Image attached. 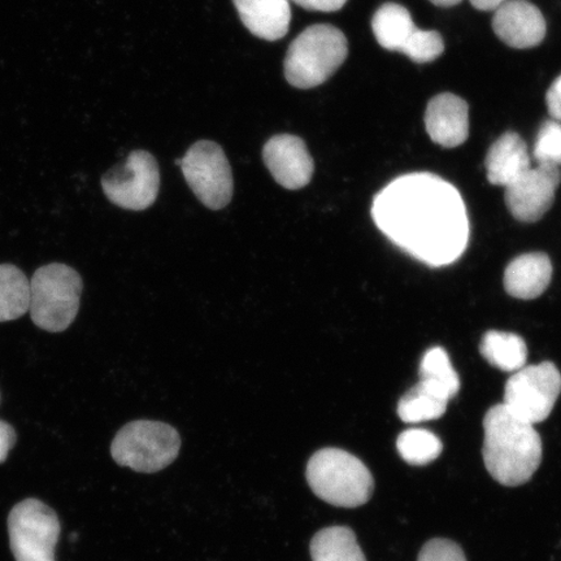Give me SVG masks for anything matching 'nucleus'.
<instances>
[{"label":"nucleus","mask_w":561,"mask_h":561,"mask_svg":"<svg viewBox=\"0 0 561 561\" xmlns=\"http://www.w3.org/2000/svg\"><path fill=\"white\" fill-rule=\"evenodd\" d=\"M371 215L392 243L432 266L451 264L469 241V221L458 191L436 174L412 173L376 196Z\"/></svg>","instance_id":"nucleus-1"},{"label":"nucleus","mask_w":561,"mask_h":561,"mask_svg":"<svg viewBox=\"0 0 561 561\" xmlns=\"http://www.w3.org/2000/svg\"><path fill=\"white\" fill-rule=\"evenodd\" d=\"M483 431L482 455L491 477L507 488L530 481L542 461V439L535 425L515 416L502 403L488 411Z\"/></svg>","instance_id":"nucleus-2"},{"label":"nucleus","mask_w":561,"mask_h":561,"mask_svg":"<svg viewBox=\"0 0 561 561\" xmlns=\"http://www.w3.org/2000/svg\"><path fill=\"white\" fill-rule=\"evenodd\" d=\"M306 479L312 493L334 507L357 508L375 490L374 476L360 459L341 448H322L311 456Z\"/></svg>","instance_id":"nucleus-3"},{"label":"nucleus","mask_w":561,"mask_h":561,"mask_svg":"<svg viewBox=\"0 0 561 561\" xmlns=\"http://www.w3.org/2000/svg\"><path fill=\"white\" fill-rule=\"evenodd\" d=\"M347 54V38L339 27L328 24L307 27L287 51L286 80L298 89L319 87L345 62Z\"/></svg>","instance_id":"nucleus-4"},{"label":"nucleus","mask_w":561,"mask_h":561,"mask_svg":"<svg viewBox=\"0 0 561 561\" xmlns=\"http://www.w3.org/2000/svg\"><path fill=\"white\" fill-rule=\"evenodd\" d=\"M82 290V278L70 266H42L31 279L30 312L34 324L50 333L67 331L79 313Z\"/></svg>","instance_id":"nucleus-5"},{"label":"nucleus","mask_w":561,"mask_h":561,"mask_svg":"<svg viewBox=\"0 0 561 561\" xmlns=\"http://www.w3.org/2000/svg\"><path fill=\"white\" fill-rule=\"evenodd\" d=\"M181 438L173 426L138 420L126 424L112 442V458L138 473H157L178 459Z\"/></svg>","instance_id":"nucleus-6"},{"label":"nucleus","mask_w":561,"mask_h":561,"mask_svg":"<svg viewBox=\"0 0 561 561\" xmlns=\"http://www.w3.org/2000/svg\"><path fill=\"white\" fill-rule=\"evenodd\" d=\"M180 167L202 205L214 210L229 205L234 193L233 173L220 145L199 140L187 150Z\"/></svg>","instance_id":"nucleus-7"},{"label":"nucleus","mask_w":561,"mask_h":561,"mask_svg":"<svg viewBox=\"0 0 561 561\" xmlns=\"http://www.w3.org/2000/svg\"><path fill=\"white\" fill-rule=\"evenodd\" d=\"M560 392L561 375L556 364L525 366L507 381L503 404L515 416L535 425L551 415Z\"/></svg>","instance_id":"nucleus-8"},{"label":"nucleus","mask_w":561,"mask_h":561,"mask_svg":"<svg viewBox=\"0 0 561 561\" xmlns=\"http://www.w3.org/2000/svg\"><path fill=\"white\" fill-rule=\"evenodd\" d=\"M58 515L38 500L13 507L9 517L10 545L16 561H55L60 536Z\"/></svg>","instance_id":"nucleus-9"},{"label":"nucleus","mask_w":561,"mask_h":561,"mask_svg":"<svg viewBox=\"0 0 561 561\" xmlns=\"http://www.w3.org/2000/svg\"><path fill=\"white\" fill-rule=\"evenodd\" d=\"M105 196L114 205L129 210H145L156 203L160 187V172L150 152L137 150L102 179Z\"/></svg>","instance_id":"nucleus-10"},{"label":"nucleus","mask_w":561,"mask_h":561,"mask_svg":"<svg viewBox=\"0 0 561 561\" xmlns=\"http://www.w3.org/2000/svg\"><path fill=\"white\" fill-rule=\"evenodd\" d=\"M560 182V168L546 164L530 167L506 187V205L511 215L523 222L541 220L556 201Z\"/></svg>","instance_id":"nucleus-11"},{"label":"nucleus","mask_w":561,"mask_h":561,"mask_svg":"<svg viewBox=\"0 0 561 561\" xmlns=\"http://www.w3.org/2000/svg\"><path fill=\"white\" fill-rule=\"evenodd\" d=\"M263 160L277 184L299 191L310 184L314 172L305 140L291 135L272 137L263 149Z\"/></svg>","instance_id":"nucleus-12"},{"label":"nucleus","mask_w":561,"mask_h":561,"mask_svg":"<svg viewBox=\"0 0 561 561\" xmlns=\"http://www.w3.org/2000/svg\"><path fill=\"white\" fill-rule=\"evenodd\" d=\"M493 30L512 48H531L546 37V20L528 0H510L494 13Z\"/></svg>","instance_id":"nucleus-13"},{"label":"nucleus","mask_w":561,"mask_h":561,"mask_svg":"<svg viewBox=\"0 0 561 561\" xmlns=\"http://www.w3.org/2000/svg\"><path fill=\"white\" fill-rule=\"evenodd\" d=\"M425 128L434 144L454 149L469 136V108L460 96L444 93L434 96L425 112Z\"/></svg>","instance_id":"nucleus-14"},{"label":"nucleus","mask_w":561,"mask_h":561,"mask_svg":"<svg viewBox=\"0 0 561 561\" xmlns=\"http://www.w3.org/2000/svg\"><path fill=\"white\" fill-rule=\"evenodd\" d=\"M238 15L248 30L265 41L284 38L289 32V0H233Z\"/></svg>","instance_id":"nucleus-15"},{"label":"nucleus","mask_w":561,"mask_h":561,"mask_svg":"<svg viewBox=\"0 0 561 561\" xmlns=\"http://www.w3.org/2000/svg\"><path fill=\"white\" fill-rule=\"evenodd\" d=\"M485 167L490 184L507 187L531 167L528 146L517 133H504L490 147Z\"/></svg>","instance_id":"nucleus-16"},{"label":"nucleus","mask_w":561,"mask_h":561,"mask_svg":"<svg viewBox=\"0 0 561 561\" xmlns=\"http://www.w3.org/2000/svg\"><path fill=\"white\" fill-rule=\"evenodd\" d=\"M552 277L550 257L531 252L512 261L504 273V289L517 299H536L549 287Z\"/></svg>","instance_id":"nucleus-17"},{"label":"nucleus","mask_w":561,"mask_h":561,"mask_svg":"<svg viewBox=\"0 0 561 561\" xmlns=\"http://www.w3.org/2000/svg\"><path fill=\"white\" fill-rule=\"evenodd\" d=\"M371 30L378 44L386 50L401 53L417 26L413 23L410 11L403 5L385 3L375 13Z\"/></svg>","instance_id":"nucleus-18"},{"label":"nucleus","mask_w":561,"mask_h":561,"mask_svg":"<svg viewBox=\"0 0 561 561\" xmlns=\"http://www.w3.org/2000/svg\"><path fill=\"white\" fill-rule=\"evenodd\" d=\"M310 552L312 561H367L355 533L347 526H331L316 533Z\"/></svg>","instance_id":"nucleus-19"},{"label":"nucleus","mask_w":561,"mask_h":561,"mask_svg":"<svg viewBox=\"0 0 561 561\" xmlns=\"http://www.w3.org/2000/svg\"><path fill=\"white\" fill-rule=\"evenodd\" d=\"M480 351L491 366L503 371H517L525 367L528 347L522 336L491 331L483 335Z\"/></svg>","instance_id":"nucleus-20"},{"label":"nucleus","mask_w":561,"mask_h":561,"mask_svg":"<svg viewBox=\"0 0 561 561\" xmlns=\"http://www.w3.org/2000/svg\"><path fill=\"white\" fill-rule=\"evenodd\" d=\"M30 307L31 280L18 266L0 265V322L20 319Z\"/></svg>","instance_id":"nucleus-21"},{"label":"nucleus","mask_w":561,"mask_h":561,"mask_svg":"<svg viewBox=\"0 0 561 561\" xmlns=\"http://www.w3.org/2000/svg\"><path fill=\"white\" fill-rule=\"evenodd\" d=\"M420 383L450 401L460 390L459 376L440 347L426 351L420 364Z\"/></svg>","instance_id":"nucleus-22"},{"label":"nucleus","mask_w":561,"mask_h":561,"mask_svg":"<svg viewBox=\"0 0 561 561\" xmlns=\"http://www.w3.org/2000/svg\"><path fill=\"white\" fill-rule=\"evenodd\" d=\"M448 402L450 401L419 382L399 401L398 415L407 424L437 420L445 415Z\"/></svg>","instance_id":"nucleus-23"},{"label":"nucleus","mask_w":561,"mask_h":561,"mask_svg":"<svg viewBox=\"0 0 561 561\" xmlns=\"http://www.w3.org/2000/svg\"><path fill=\"white\" fill-rule=\"evenodd\" d=\"M397 450L410 466L424 467L439 458L444 445L436 434L430 431L409 430L398 437Z\"/></svg>","instance_id":"nucleus-24"},{"label":"nucleus","mask_w":561,"mask_h":561,"mask_svg":"<svg viewBox=\"0 0 561 561\" xmlns=\"http://www.w3.org/2000/svg\"><path fill=\"white\" fill-rule=\"evenodd\" d=\"M445 51V42L438 32L417 30L403 47L402 54L415 62H432Z\"/></svg>","instance_id":"nucleus-25"},{"label":"nucleus","mask_w":561,"mask_h":561,"mask_svg":"<svg viewBox=\"0 0 561 561\" xmlns=\"http://www.w3.org/2000/svg\"><path fill=\"white\" fill-rule=\"evenodd\" d=\"M533 156L538 164L561 167V123L545 122L538 131Z\"/></svg>","instance_id":"nucleus-26"},{"label":"nucleus","mask_w":561,"mask_h":561,"mask_svg":"<svg viewBox=\"0 0 561 561\" xmlns=\"http://www.w3.org/2000/svg\"><path fill=\"white\" fill-rule=\"evenodd\" d=\"M417 561H467V558L458 543L436 538L424 545Z\"/></svg>","instance_id":"nucleus-27"},{"label":"nucleus","mask_w":561,"mask_h":561,"mask_svg":"<svg viewBox=\"0 0 561 561\" xmlns=\"http://www.w3.org/2000/svg\"><path fill=\"white\" fill-rule=\"evenodd\" d=\"M308 11L335 12L340 11L347 0H293Z\"/></svg>","instance_id":"nucleus-28"},{"label":"nucleus","mask_w":561,"mask_h":561,"mask_svg":"<svg viewBox=\"0 0 561 561\" xmlns=\"http://www.w3.org/2000/svg\"><path fill=\"white\" fill-rule=\"evenodd\" d=\"M546 103L553 121L561 123V76L547 91Z\"/></svg>","instance_id":"nucleus-29"},{"label":"nucleus","mask_w":561,"mask_h":561,"mask_svg":"<svg viewBox=\"0 0 561 561\" xmlns=\"http://www.w3.org/2000/svg\"><path fill=\"white\" fill-rule=\"evenodd\" d=\"M16 442V433L12 425L0 420V462H3Z\"/></svg>","instance_id":"nucleus-30"},{"label":"nucleus","mask_w":561,"mask_h":561,"mask_svg":"<svg viewBox=\"0 0 561 561\" xmlns=\"http://www.w3.org/2000/svg\"><path fill=\"white\" fill-rule=\"evenodd\" d=\"M507 2H510V0H471L474 9L480 11H496Z\"/></svg>","instance_id":"nucleus-31"},{"label":"nucleus","mask_w":561,"mask_h":561,"mask_svg":"<svg viewBox=\"0 0 561 561\" xmlns=\"http://www.w3.org/2000/svg\"><path fill=\"white\" fill-rule=\"evenodd\" d=\"M433 4L438 7H454L462 2V0H431Z\"/></svg>","instance_id":"nucleus-32"}]
</instances>
